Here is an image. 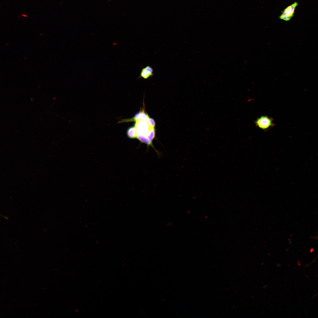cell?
Returning <instances> with one entry per match:
<instances>
[{"label": "cell", "mask_w": 318, "mask_h": 318, "mask_svg": "<svg viewBox=\"0 0 318 318\" xmlns=\"http://www.w3.org/2000/svg\"><path fill=\"white\" fill-rule=\"evenodd\" d=\"M298 5L297 2H294L287 7L282 11L279 18L285 21H289L294 16L295 9Z\"/></svg>", "instance_id": "cell-3"}, {"label": "cell", "mask_w": 318, "mask_h": 318, "mask_svg": "<svg viewBox=\"0 0 318 318\" xmlns=\"http://www.w3.org/2000/svg\"><path fill=\"white\" fill-rule=\"evenodd\" d=\"M153 75V71L151 66H148L141 70L140 77L146 79Z\"/></svg>", "instance_id": "cell-4"}, {"label": "cell", "mask_w": 318, "mask_h": 318, "mask_svg": "<svg viewBox=\"0 0 318 318\" xmlns=\"http://www.w3.org/2000/svg\"><path fill=\"white\" fill-rule=\"evenodd\" d=\"M147 121L151 127L153 128L155 127V122L153 119L149 118Z\"/></svg>", "instance_id": "cell-6"}, {"label": "cell", "mask_w": 318, "mask_h": 318, "mask_svg": "<svg viewBox=\"0 0 318 318\" xmlns=\"http://www.w3.org/2000/svg\"><path fill=\"white\" fill-rule=\"evenodd\" d=\"M146 121L143 120H136L135 121V126L136 129L137 136L140 135L148 139V136L150 131V130L149 131V130L151 129L150 127H151L149 125L148 121Z\"/></svg>", "instance_id": "cell-2"}, {"label": "cell", "mask_w": 318, "mask_h": 318, "mask_svg": "<svg viewBox=\"0 0 318 318\" xmlns=\"http://www.w3.org/2000/svg\"><path fill=\"white\" fill-rule=\"evenodd\" d=\"M256 125L264 131H267L275 125L273 118L267 115H262L257 118L255 121Z\"/></svg>", "instance_id": "cell-1"}, {"label": "cell", "mask_w": 318, "mask_h": 318, "mask_svg": "<svg viewBox=\"0 0 318 318\" xmlns=\"http://www.w3.org/2000/svg\"><path fill=\"white\" fill-rule=\"evenodd\" d=\"M127 134L129 138H137L136 129L134 125L130 127L127 129Z\"/></svg>", "instance_id": "cell-5"}]
</instances>
